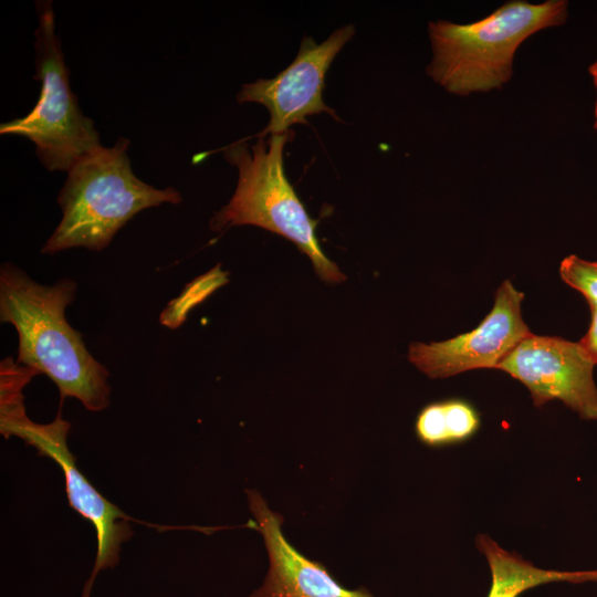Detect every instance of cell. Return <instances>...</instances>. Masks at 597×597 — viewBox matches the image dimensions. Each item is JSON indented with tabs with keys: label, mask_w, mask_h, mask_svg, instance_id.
I'll list each match as a JSON object with an SVG mask.
<instances>
[{
	"label": "cell",
	"mask_w": 597,
	"mask_h": 597,
	"mask_svg": "<svg viewBox=\"0 0 597 597\" xmlns=\"http://www.w3.org/2000/svg\"><path fill=\"white\" fill-rule=\"evenodd\" d=\"M76 290L72 279L43 285L6 262L0 268V320L18 333L19 365L50 377L62 399L73 397L86 409L101 411L109 405V373L66 321Z\"/></svg>",
	"instance_id": "1"
},
{
	"label": "cell",
	"mask_w": 597,
	"mask_h": 597,
	"mask_svg": "<svg viewBox=\"0 0 597 597\" xmlns=\"http://www.w3.org/2000/svg\"><path fill=\"white\" fill-rule=\"evenodd\" d=\"M129 140L118 137L76 161L57 195L62 219L41 249L54 254L72 248L104 250L114 235L142 210L161 203H180L172 187L155 188L133 171Z\"/></svg>",
	"instance_id": "2"
},
{
	"label": "cell",
	"mask_w": 597,
	"mask_h": 597,
	"mask_svg": "<svg viewBox=\"0 0 597 597\" xmlns=\"http://www.w3.org/2000/svg\"><path fill=\"white\" fill-rule=\"evenodd\" d=\"M567 7L564 0H515L473 23L430 22L433 56L427 73L457 95L500 88L512 76L517 48L535 32L563 24Z\"/></svg>",
	"instance_id": "3"
},
{
	"label": "cell",
	"mask_w": 597,
	"mask_h": 597,
	"mask_svg": "<svg viewBox=\"0 0 597 597\" xmlns=\"http://www.w3.org/2000/svg\"><path fill=\"white\" fill-rule=\"evenodd\" d=\"M294 136L258 137L253 145L243 139L221 148L226 160L238 168L239 179L230 201L210 220L213 231L251 224L292 241L306 254L316 274L326 282L339 283L346 276L322 251L316 223L289 182L283 166V149Z\"/></svg>",
	"instance_id": "4"
},
{
	"label": "cell",
	"mask_w": 597,
	"mask_h": 597,
	"mask_svg": "<svg viewBox=\"0 0 597 597\" xmlns=\"http://www.w3.org/2000/svg\"><path fill=\"white\" fill-rule=\"evenodd\" d=\"M35 75L39 100L25 116L0 125L1 135H18L35 145V155L49 171H66L103 145L94 122L85 116L70 86L52 1H36Z\"/></svg>",
	"instance_id": "5"
},
{
	"label": "cell",
	"mask_w": 597,
	"mask_h": 597,
	"mask_svg": "<svg viewBox=\"0 0 597 597\" xmlns=\"http://www.w3.org/2000/svg\"><path fill=\"white\" fill-rule=\"evenodd\" d=\"M0 426L2 434L23 439L61 467L70 505L94 525L97 554L82 593V597H90L98 572L119 562L121 545L133 534L130 517L105 500L80 472L66 442L70 423L60 415L50 423H35L25 415L23 395H12L1 400Z\"/></svg>",
	"instance_id": "6"
},
{
	"label": "cell",
	"mask_w": 597,
	"mask_h": 597,
	"mask_svg": "<svg viewBox=\"0 0 597 597\" xmlns=\"http://www.w3.org/2000/svg\"><path fill=\"white\" fill-rule=\"evenodd\" d=\"M354 33V25L347 24L320 44L305 36L294 61L276 76L242 85L237 102L259 103L270 113L269 124L255 137L287 133L292 125L306 124L307 116L323 112L339 121L335 111L323 101L325 75Z\"/></svg>",
	"instance_id": "7"
},
{
	"label": "cell",
	"mask_w": 597,
	"mask_h": 597,
	"mask_svg": "<svg viewBox=\"0 0 597 597\" xmlns=\"http://www.w3.org/2000/svg\"><path fill=\"white\" fill-rule=\"evenodd\" d=\"M594 363L578 343L531 334L498 366L530 390L534 406L559 399L582 419L597 421Z\"/></svg>",
	"instance_id": "8"
},
{
	"label": "cell",
	"mask_w": 597,
	"mask_h": 597,
	"mask_svg": "<svg viewBox=\"0 0 597 597\" xmlns=\"http://www.w3.org/2000/svg\"><path fill=\"white\" fill-rule=\"evenodd\" d=\"M524 294L506 280L496 290L494 305L479 326L443 342L411 343L408 359L430 378H446L500 363L532 333L522 318Z\"/></svg>",
	"instance_id": "9"
},
{
	"label": "cell",
	"mask_w": 597,
	"mask_h": 597,
	"mask_svg": "<svg viewBox=\"0 0 597 597\" xmlns=\"http://www.w3.org/2000/svg\"><path fill=\"white\" fill-rule=\"evenodd\" d=\"M247 494L269 556L263 584L248 597H375L365 588L344 587L322 564L301 554L282 532L283 517L269 509L258 491L247 490Z\"/></svg>",
	"instance_id": "10"
},
{
	"label": "cell",
	"mask_w": 597,
	"mask_h": 597,
	"mask_svg": "<svg viewBox=\"0 0 597 597\" xmlns=\"http://www.w3.org/2000/svg\"><path fill=\"white\" fill-rule=\"evenodd\" d=\"M475 545L484 555L491 570L488 597H520L531 588L557 582L570 584L597 582V569H543L516 553L502 548L485 534L476 536Z\"/></svg>",
	"instance_id": "11"
},
{
	"label": "cell",
	"mask_w": 597,
	"mask_h": 597,
	"mask_svg": "<svg viewBox=\"0 0 597 597\" xmlns=\"http://www.w3.org/2000/svg\"><path fill=\"white\" fill-rule=\"evenodd\" d=\"M479 427V413L472 405L461 399L427 405L419 412L415 425L420 441L433 447L464 441Z\"/></svg>",
	"instance_id": "12"
},
{
	"label": "cell",
	"mask_w": 597,
	"mask_h": 597,
	"mask_svg": "<svg viewBox=\"0 0 597 597\" xmlns=\"http://www.w3.org/2000/svg\"><path fill=\"white\" fill-rule=\"evenodd\" d=\"M226 281V274L219 270V266L201 277L196 279V281L189 284L184 293L175 301H171L168 307L161 313V323L171 328L179 326L186 318L188 311L195 304L201 302L217 286L223 284Z\"/></svg>",
	"instance_id": "13"
},
{
	"label": "cell",
	"mask_w": 597,
	"mask_h": 597,
	"mask_svg": "<svg viewBox=\"0 0 597 597\" xmlns=\"http://www.w3.org/2000/svg\"><path fill=\"white\" fill-rule=\"evenodd\" d=\"M559 274L565 283L586 297L590 307H597V262L569 255L562 261Z\"/></svg>",
	"instance_id": "14"
},
{
	"label": "cell",
	"mask_w": 597,
	"mask_h": 597,
	"mask_svg": "<svg viewBox=\"0 0 597 597\" xmlns=\"http://www.w3.org/2000/svg\"><path fill=\"white\" fill-rule=\"evenodd\" d=\"M591 321L585 336L578 342L585 355L597 364V307H590Z\"/></svg>",
	"instance_id": "15"
},
{
	"label": "cell",
	"mask_w": 597,
	"mask_h": 597,
	"mask_svg": "<svg viewBox=\"0 0 597 597\" xmlns=\"http://www.w3.org/2000/svg\"><path fill=\"white\" fill-rule=\"evenodd\" d=\"M589 73L593 77V81H594V84L597 88V61H595L590 66H589ZM594 128L597 129V102H596V107H595V124H594Z\"/></svg>",
	"instance_id": "16"
}]
</instances>
